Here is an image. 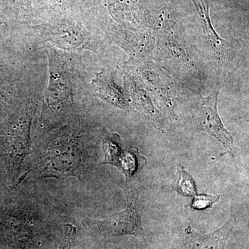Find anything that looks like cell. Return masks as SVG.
<instances>
[{
	"mask_svg": "<svg viewBox=\"0 0 249 249\" xmlns=\"http://www.w3.org/2000/svg\"><path fill=\"white\" fill-rule=\"evenodd\" d=\"M219 91L214 90L208 97L201 98L195 108L193 119L198 129L211 134L222 144L227 151L233 150L234 134L223 124L217 110Z\"/></svg>",
	"mask_w": 249,
	"mask_h": 249,
	"instance_id": "obj_2",
	"label": "cell"
},
{
	"mask_svg": "<svg viewBox=\"0 0 249 249\" xmlns=\"http://www.w3.org/2000/svg\"><path fill=\"white\" fill-rule=\"evenodd\" d=\"M172 186L178 194L184 196H194L197 194L194 178L180 163L178 165V173Z\"/></svg>",
	"mask_w": 249,
	"mask_h": 249,
	"instance_id": "obj_5",
	"label": "cell"
},
{
	"mask_svg": "<svg viewBox=\"0 0 249 249\" xmlns=\"http://www.w3.org/2000/svg\"><path fill=\"white\" fill-rule=\"evenodd\" d=\"M236 224L235 218H231L219 229L206 234L198 233L189 227V232L180 249H225Z\"/></svg>",
	"mask_w": 249,
	"mask_h": 249,
	"instance_id": "obj_3",
	"label": "cell"
},
{
	"mask_svg": "<svg viewBox=\"0 0 249 249\" xmlns=\"http://www.w3.org/2000/svg\"><path fill=\"white\" fill-rule=\"evenodd\" d=\"M127 197V207L121 212L103 219H85V224L95 237L109 238L132 235L145 240L142 226L144 205L139 199L137 190L124 188Z\"/></svg>",
	"mask_w": 249,
	"mask_h": 249,
	"instance_id": "obj_1",
	"label": "cell"
},
{
	"mask_svg": "<svg viewBox=\"0 0 249 249\" xmlns=\"http://www.w3.org/2000/svg\"><path fill=\"white\" fill-rule=\"evenodd\" d=\"M106 157L104 164L115 165L123 172L127 178L134 176L137 168V159L135 152L124 153L122 147L116 139L109 138L103 142Z\"/></svg>",
	"mask_w": 249,
	"mask_h": 249,
	"instance_id": "obj_4",
	"label": "cell"
},
{
	"mask_svg": "<svg viewBox=\"0 0 249 249\" xmlns=\"http://www.w3.org/2000/svg\"><path fill=\"white\" fill-rule=\"evenodd\" d=\"M76 232V228L68 224L64 227L63 235L60 244L52 249H71L72 240Z\"/></svg>",
	"mask_w": 249,
	"mask_h": 249,
	"instance_id": "obj_7",
	"label": "cell"
},
{
	"mask_svg": "<svg viewBox=\"0 0 249 249\" xmlns=\"http://www.w3.org/2000/svg\"><path fill=\"white\" fill-rule=\"evenodd\" d=\"M220 199V196H209V195L196 194L193 197L190 206L191 209L201 211L207 209H211L214 204L218 202Z\"/></svg>",
	"mask_w": 249,
	"mask_h": 249,
	"instance_id": "obj_6",
	"label": "cell"
}]
</instances>
